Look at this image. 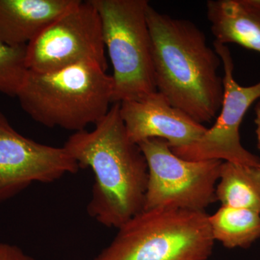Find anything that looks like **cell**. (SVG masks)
<instances>
[{
  "label": "cell",
  "instance_id": "1",
  "mask_svg": "<svg viewBox=\"0 0 260 260\" xmlns=\"http://www.w3.org/2000/svg\"><path fill=\"white\" fill-rule=\"evenodd\" d=\"M119 109L114 103L92 131L75 133L64 145L80 169L93 171L88 215L116 229L144 209L148 180L144 155L128 138Z\"/></svg>",
  "mask_w": 260,
  "mask_h": 260
},
{
  "label": "cell",
  "instance_id": "2",
  "mask_svg": "<svg viewBox=\"0 0 260 260\" xmlns=\"http://www.w3.org/2000/svg\"><path fill=\"white\" fill-rule=\"evenodd\" d=\"M147 20L157 91L200 124L211 122L223 102L220 56L190 20L162 14L150 5Z\"/></svg>",
  "mask_w": 260,
  "mask_h": 260
},
{
  "label": "cell",
  "instance_id": "3",
  "mask_svg": "<svg viewBox=\"0 0 260 260\" xmlns=\"http://www.w3.org/2000/svg\"><path fill=\"white\" fill-rule=\"evenodd\" d=\"M113 95L112 75L97 63L84 62L51 73L28 70L16 97L39 124L78 133L107 115Z\"/></svg>",
  "mask_w": 260,
  "mask_h": 260
},
{
  "label": "cell",
  "instance_id": "4",
  "mask_svg": "<svg viewBox=\"0 0 260 260\" xmlns=\"http://www.w3.org/2000/svg\"><path fill=\"white\" fill-rule=\"evenodd\" d=\"M208 217L178 208L143 210L93 260H208L215 244Z\"/></svg>",
  "mask_w": 260,
  "mask_h": 260
},
{
  "label": "cell",
  "instance_id": "5",
  "mask_svg": "<svg viewBox=\"0 0 260 260\" xmlns=\"http://www.w3.org/2000/svg\"><path fill=\"white\" fill-rule=\"evenodd\" d=\"M102 22L113 68V103L140 100L157 91L147 0H90Z\"/></svg>",
  "mask_w": 260,
  "mask_h": 260
},
{
  "label": "cell",
  "instance_id": "6",
  "mask_svg": "<svg viewBox=\"0 0 260 260\" xmlns=\"http://www.w3.org/2000/svg\"><path fill=\"white\" fill-rule=\"evenodd\" d=\"M138 146L148 169L143 210L172 208L205 211L216 201L215 189L223 161L184 160L158 138L145 140Z\"/></svg>",
  "mask_w": 260,
  "mask_h": 260
},
{
  "label": "cell",
  "instance_id": "7",
  "mask_svg": "<svg viewBox=\"0 0 260 260\" xmlns=\"http://www.w3.org/2000/svg\"><path fill=\"white\" fill-rule=\"evenodd\" d=\"M100 16L90 0H78L26 47V66L51 73L73 65L94 62L107 70Z\"/></svg>",
  "mask_w": 260,
  "mask_h": 260
},
{
  "label": "cell",
  "instance_id": "8",
  "mask_svg": "<svg viewBox=\"0 0 260 260\" xmlns=\"http://www.w3.org/2000/svg\"><path fill=\"white\" fill-rule=\"evenodd\" d=\"M213 47L221 59L224 75L223 97L219 116L212 127L194 143L172 148L184 160H219L246 167H260V158L248 151L241 143V124L248 109L260 99V81L242 86L234 77V61L227 45L214 42Z\"/></svg>",
  "mask_w": 260,
  "mask_h": 260
},
{
  "label": "cell",
  "instance_id": "9",
  "mask_svg": "<svg viewBox=\"0 0 260 260\" xmlns=\"http://www.w3.org/2000/svg\"><path fill=\"white\" fill-rule=\"evenodd\" d=\"M79 169L64 146H49L25 138L0 112V204L34 183L54 182Z\"/></svg>",
  "mask_w": 260,
  "mask_h": 260
},
{
  "label": "cell",
  "instance_id": "10",
  "mask_svg": "<svg viewBox=\"0 0 260 260\" xmlns=\"http://www.w3.org/2000/svg\"><path fill=\"white\" fill-rule=\"evenodd\" d=\"M119 104L126 135L137 145L158 138L165 140L171 148H183L199 140L207 130L158 91L140 100Z\"/></svg>",
  "mask_w": 260,
  "mask_h": 260
},
{
  "label": "cell",
  "instance_id": "11",
  "mask_svg": "<svg viewBox=\"0 0 260 260\" xmlns=\"http://www.w3.org/2000/svg\"><path fill=\"white\" fill-rule=\"evenodd\" d=\"M78 0H0V40L27 46Z\"/></svg>",
  "mask_w": 260,
  "mask_h": 260
},
{
  "label": "cell",
  "instance_id": "12",
  "mask_svg": "<svg viewBox=\"0 0 260 260\" xmlns=\"http://www.w3.org/2000/svg\"><path fill=\"white\" fill-rule=\"evenodd\" d=\"M206 10L215 42L238 44L260 54V10L245 0H210Z\"/></svg>",
  "mask_w": 260,
  "mask_h": 260
},
{
  "label": "cell",
  "instance_id": "13",
  "mask_svg": "<svg viewBox=\"0 0 260 260\" xmlns=\"http://www.w3.org/2000/svg\"><path fill=\"white\" fill-rule=\"evenodd\" d=\"M215 197L223 206L249 210L260 215V167L222 162Z\"/></svg>",
  "mask_w": 260,
  "mask_h": 260
},
{
  "label": "cell",
  "instance_id": "14",
  "mask_svg": "<svg viewBox=\"0 0 260 260\" xmlns=\"http://www.w3.org/2000/svg\"><path fill=\"white\" fill-rule=\"evenodd\" d=\"M208 220L214 241L228 249H246L260 238V215L256 212L221 205Z\"/></svg>",
  "mask_w": 260,
  "mask_h": 260
},
{
  "label": "cell",
  "instance_id": "15",
  "mask_svg": "<svg viewBox=\"0 0 260 260\" xmlns=\"http://www.w3.org/2000/svg\"><path fill=\"white\" fill-rule=\"evenodd\" d=\"M26 47H13L0 40V93L16 97L28 73Z\"/></svg>",
  "mask_w": 260,
  "mask_h": 260
},
{
  "label": "cell",
  "instance_id": "16",
  "mask_svg": "<svg viewBox=\"0 0 260 260\" xmlns=\"http://www.w3.org/2000/svg\"><path fill=\"white\" fill-rule=\"evenodd\" d=\"M0 260H36L18 246L0 242Z\"/></svg>",
  "mask_w": 260,
  "mask_h": 260
},
{
  "label": "cell",
  "instance_id": "17",
  "mask_svg": "<svg viewBox=\"0 0 260 260\" xmlns=\"http://www.w3.org/2000/svg\"><path fill=\"white\" fill-rule=\"evenodd\" d=\"M254 122L256 124V135L257 139V146L260 150V99L256 103L255 107V119Z\"/></svg>",
  "mask_w": 260,
  "mask_h": 260
},
{
  "label": "cell",
  "instance_id": "18",
  "mask_svg": "<svg viewBox=\"0 0 260 260\" xmlns=\"http://www.w3.org/2000/svg\"><path fill=\"white\" fill-rule=\"evenodd\" d=\"M245 2L249 6L260 10V0H245Z\"/></svg>",
  "mask_w": 260,
  "mask_h": 260
}]
</instances>
